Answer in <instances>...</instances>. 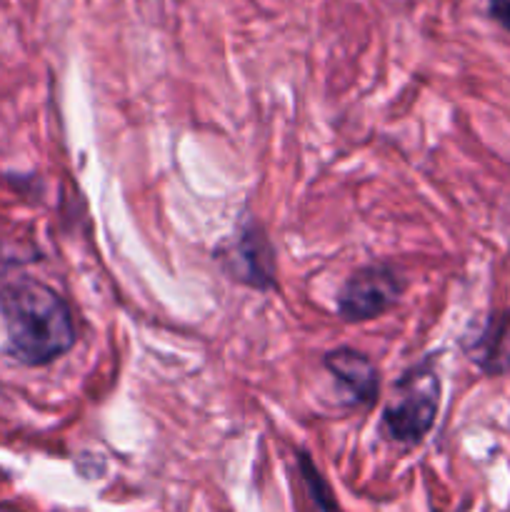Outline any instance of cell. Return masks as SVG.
<instances>
[{
	"instance_id": "6da1fadb",
	"label": "cell",
	"mask_w": 510,
	"mask_h": 512,
	"mask_svg": "<svg viewBox=\"0 0 510 512\" xmlns=\"http://www.w3.org/2000/svg\"><path fill=\"white\" fill-rule=\"evenodd\" d=\"M0 315L8 335L5 350L28 368L63 358L78 340L70 305L35 278H18L0 290Z\"/></svg>"
},
{
	"instance_id": "7a4b0ae2",
	"label": "cell",
	"mask_w": 510,
	"mask_h": 512,
	"mask_svg": "<svg viewBox=\"0 0 510 512\" xmlns=\"http://www.w3.org/2000/svg\"><path fill=\"white\" fill-rule=\"evenodd\" d=\"M440 405V380L433 373V360L405 370L395 383L393 400L385 405L380 418V433L393 443H420L435 425Z\"/></svg>"
},
{
	"instance_id": "3957f363",
	"label": "cell",
	"mask_w": 510,
	"mask_h": 512,
	"mask_svg": "<svg viewBox=\"0 0 510 512\" xmlns=\"http://www.w3.org/2000/svg\"><path fill=\"white\" fill-rule=\"evenodd\" d=\"M213 258L230 280L245 285V288L260 290V293L278 288L275 250L263 225L253 215H245L240 220L235 233L215 248Z\"/></svg>"
},
{
	"instance_id": "277c9868",
	"label": "cell",
	"mask_w": 510,
	"mask_h": 512,
	"mask_svg": "<svg viewBox=\"0 0 510 512\" xmlns=\"http://www.w3.org/2000/svg\"><path fill=\"white\" fill-rule=\"evenodd\" d=\"M405 290L403 275L390 265H365L338 290L335 310L345 323H368L388 313Z\"/></svg>"
},
{
	"instance_id": "5b68a950",
	"label": "cell",
	"mask_w": 510,
	"mask_h": 512,
	"mask_svg": "<svg viewBox=\"0 0 510 512\" xmlns=\"http://www.w3.org/2000/svg\"><path fill=\"white\" fill-rule=\"evenodd\" d=\"M325 370L338 380L340 388L348 393L350 403L373 405L380 393V373L373 360L353 348H335L325 353Z\"/></svg>"
},
{
	"instance_id": "8992f818",
	"label": "cell",
	"mask_w": 510,
	"mask_h": 512,
	"mask_svg": "<svg viewBox=\"0 0 510 512\" xmlns=\"http://www.w3.org/2000/svg\"><path fill=\"white\" fill-rule=\"evenodd\" d=\"M468 353L485 373L510 370V310L498 313L483 325L475 338L468 340Z\"/></svg>"
},
{
	"instance_id": "52a82bcc",
	"label": "cell",
	"mask_w": 510,
	"mask_h": 512,
	"mask_svg": "<svg viewBox=\"0 0 510 512\" xmlns=\"http://www.w3.org/2000/svg\"><path fill=\"white\" fill-rule=\"evenodd\" d=\"M298 470H300V478H303L310 505H313V512H340L333 493H330L328 483H325L320 470L313 465V460L308 458V453L298 455Z\"/></svg>"
},
{
	"instance_id": "ba28073f",
	"label": "cell",
	"mask_w": 510,
	"mask_h": 512,
	"mask_svg": "<svg viewBox=\"0 0 510 512\" xmlns=\"http://www.w3.org/2000/svg\"><path fill=\"white\" fill-rule=\"evenodd\" d=\"M490 13L500 25L510 30V0H490Z\"/></svg>"
}]
</instances>
